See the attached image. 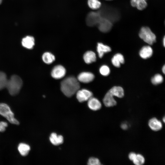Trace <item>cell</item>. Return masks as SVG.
<instances>
[{"label": "cell", "mask_w": 165, "mask_h": 165, "mask_svg": "<svg viewBox=\"0 0 165 165\" xmlns=\"http://www.w3.org/2000/svg\"><path fill=\"white\" fill-rule=\"evenodd\" d=\"M79 81L73 76L68 77L61 82V89L67 97H71L76 93L80 88Z\"/></svg>", "instance_id": "obj_1"}, {"label": "cell", "mask_w": 165, "mask_h": 165, "mask_svg": "<svg viewBox=\"0 0 165 165\" xmlns=\"http://www.w3.org/2000/svg\"><path fill=\"white\" fill-rule=\"evenodd\" d=\"M22 85L23 81L21 78L18 75H13L8 79L6 87L10 95L14 96L19 93Z\"/></svg>", "instance_id": "obj_2"}, {"label": "cell", "mask_w": 165, "mask_h": 165, "mask_svg": "<svg viewBox=\"0 0 165 165\" xmlns=\"http://www.w3.org/2000/svg\"><path fill=\"white\" fill-rule=\"evenodd\" d=\"M0 115L5 118L10 123L18 125L19 122L14 117V114L7 104L0 103Z\"/></svg>", "instance_id": "obj_3"}, {"label": "cell", "mask_w": 165, "mask_h": 165, "mask_svg": "<svg viewBox=\"0 0 165 165\" xmlns=\"http://www.w3.org/2000/svg\"><path fill=\"white\" fill-rule=\"evenodd\" d=\"M139 35L140 38L149 45H152L156 41L155 35L148 27H142L139 31Z\"/></svg>", "instance_id": "obj_4"}, {"label": "cell", "mask_w": 165, "mask_h": 165, "mask_svg": "<svg viewBox=\"0 0 165 165\" xmlns=\"http://www.w3.org/2000/svg\"><path fill=\"white\" fill-rule=\"evenodd\" d=\"M92 96V93L86 89L79 90L76 93L77 99L80 102L88 101Z\"/></svg>", "instance_id": "obj_5"}, {"label": "cell", "mask_w": 165, "mask_h": 165, "mask_svg": "<svg viewBox=\"0 0 165 165\" xmlns=\"http://www.w3.org/2000/svg\"><path fill=\"white\" fill-rule=\"evenodd\" d=\"M66 72V69L63 66L60 65H57L52 69L51 75L55 79H59L65 76Z\"/></svg>", "instance_id": "obj_6"}, {"label": "cell", "mask_w": 165, "mask_h": 165, "mask_svg": "<svg viewBox=\"0 0 165 165\" xmlns=\"http://www.w3.org/2000/svg\"><path fill=\"white\" fill-rule=\"evenodd\" d=\"M94 78L92 73L89 72H83L80 73L77 77V79L81 82L88 83L92 81Z\"/></svg>", "instance_id": "obj_7"}, {"label": "cell", "mask_w": 165, "mask_h": 165, "mask_svg": "<svg viewBox=\"0 0 165 165\" xmlns=\"http://www.w3.org/2000/svg\"><path fill=\"white\" fill-rule=\"evenodd\" d=\"M103 102L107 107H111L116 105L117 104L114 96L108 91L105 94L103 99Z\"/></svg>", "instance_id": "obj_8"}, {"label": "cell", "mask_w": 165, "mask_h": 165, "mask_svg": "<svg viewBox=\"0 0 165 165\" xmlns=\"http://www.w3.org/2000/svg\"><path fill=\"white\" fill-rule=\"evenodd\" d=\"M87 105L89 108L93 111L98 110L101 107L100 101L97 99L92 97L88 100Z\"/></svg>", "instance_id": "obj_9"}, {"label": "cell", "mask_w": 165, "mask_h": 165, "mask_svg": "<svg viewBox=\"0 0 165 165\" xmlns=\"http://www.w3.org/2000/svg\"><path fill=\"white\" fill-rule=\"evenodd\" d=\"M35 40L34 38L31 36H27L23 38L22 40L21 44L22 46L28 49H31L35 45Z\"/></svg>", "instance_id": "obj_10"}, {"label": "cell", "mask_w": 165, "mask_h": 165, "mask_svg": "<svg viewBox=\"0 0 165 165\" xmlns=\"http://www.w3.org/2000/svg\"><path fill=\"white\" fill-rule=\"evenodd\" d=\"M148 125L150 129L154 131L160 130L162 128V123L156 118L150 119L148 122Z\"/></svg>", "instance_id": "obj_11"}, {"label": "cell", "mask_w": 165, "mask_h": 165, "mask_svg": "<svg viewBox=\"0 0 165 165\" xmlns=\"http://www.w3.org/2000/svg\"><path fill=\"white\" fill-rule=\"evenodd\" d=\"M153 54V50L149 46L143 47L139 51L140 56L143 59H146L151 57Z\"/></svg>", "instance_id": "obj_12"}, {"label": "cell", "mask_w": 165, "mask_h": 165, "mask_svg": "<svg viewBox=\"0 0 165 165\" xmlns=\"http://www.w3.org/2000/svg\"><path fill=\"white\" fill-rule=\"evenodd\" d=\"M111 51V49L109 46L104 45L102 43H97V51L100 58H102L105 53L110 52Z\"/></svg>", "instance_id": "obj_13"}, {"label": "cell", "mask_w": 165, "mask_h": 165, "mask_svg": "<svg viewBox=\"0 0 165 165\" xmlns=\"http://www.w3.org/2000/svg\"><path fill=\"white\" fill-rule=\"evenodd\" d=\"M112 64L115 67L119 68L121 64H123L124 62V59L123 56L120 53L115 54L112 57L111 60Z\"/></svg>", "instance_id": "obj_14"}, {"label": "cell", "mask_w": 165, "mask_h": 165, "mask_svg": "<svg viewBox=\"0 0 165 165\" xmlns=\"http://www.w3.org/2000/svg\"><path fill=\"white\" fill-rule=\"evenodd\" d=\"M83 58L86 63L90 64L96 61V55L92 51H87L84 54Z\"/></svg>", "instance_id": "obj_15"}, {"label": "cell", "mask_w": 165, "mask_h": 165, "mask_svg": "<svg viewBox=\"0 0 165 165\" xmlns=\"http://www.w3.org/2000/svg\"><path fill=\"white\" fill-rule=\"evenodd\" d=\"M50 140L51 143L55 145L62 144L64 141L62 135H57L55 133H53L50 134Z\"/></svg>", "instance_id": "obj_16"}, {"label": "cell", "mask_w": 165, "mask_h": 165, "mask_svg": "<svg viewBox=\"0 0 165 165\" xmlns=\"http://www.w3.org/2000/svg\"><path fill=\"white\" fill-rule=\"evenodd\" d=\"M114 96L119 98H122L124 95L123 89L120 86H115L112 88L108 91Z\"/></svg>", "instance_id": "obj_17"}, {"label": "cell", "mask_w": 165, "mask_h": 165, "mask_svg": "<svg viewBox=\"0 0 165 165\" xmlns=\"http://www.w3.org/2000/svg\"><path fill=\"white\" fill-rule=\"evenodd\" d=\"M130 3L132 6L136 7L139 10L144 9L147 5L145 0H131Z\"/></svg>", "instance_id": "obj_18"}, {"label": "cell", "mask_w": 165, "mask_h": 165, "mask_svg": "<svg viewBox=\"0 0 165 165\" xmlns=\"http://www.w3.org/2000/svg\"><path fill=\"white\" fill-rule=\"evenodd\" d=\"M18 149L21 156H26L28 154L30 150V147L26 144L21 143L19 144Z\"/></svg>", "instance_id": "obj_19"}, {"label": "cell", "mask_w": 165, "mask_h": 165, "mask_svg": "<svg viewBox=\"0 0 165 165\" xmlns=\"http://www.w3.org/2000/svg\"><path fill=\"white\" fill-rule=\"evenodd\" d=\"M42 58L43 62L47 64H51L55 59L54 56L49 52L44 53L42 55Z\"/></svg>", "instance_id": "obj_20"}, {"label": "cell", "mask_w": 165, "mask_h": 165, "mask_svg": "<svg viewBox=\"0 0 165 165\" xmlns=\"http://www.w3.org/2000/svg\"><path fill=\"white\" fill-rule=\"evenodd\" d=\"M87 5L90 9L94 10L100 8L101 4L99 0H88Z\"/></svg>", "instance_id": "obj_21"}, {"label": "cell", "mask_w": 165, "mask_h": 165, "mask_svg": "<svg viewBox=\"0 0 165 165\" xmlns=\"http://www.w3.org/2000/svg\"><path fill=\"white\" fill-rule=\"evenodd\" d=\"M7 80L6 74L0 71V90L6 87Z\"/></svg>", "instance_id": "obj_22"}, {"label": "cell", "mask_w": 165, "mask_h": 165, "mask_svg": "<svg viewBox=\"0 0 165 165\" xmlns=\"http://www.w3.org/2000/svg\"><path fill=\"white\" fill-rule=\"evenodd\" d=\"M163 79L162 75L160 74H156L151 79L152 83L155 85L160 84L163 82Z\"/></svg>", "instance_id": "obj_23"}, {"label": "cell", "mask_w": 165, "mask_h": 165, "mask_svg": "<svg viewBox=\"0 0 165 165\" xmlns=\"http://www.w3.org/2000/svg\"><path fill=\"white\" fill-rule=\"evenodd\" d=\"M133 163L136 165H141L145 162V159L144 156L140 154H138L134 159L133 161Z\"/></svg>", "instance_id": "obj_24"}, {"label": "cell", "mask_w": 165, "mask_h": 165, "mask_svg": "<svg viewBox=\"0 0 165 165\" xmlns=\"http://www.w3.org/2000/svg\"><path fill=\"white\" fill-rule=\"evenodd\" d=\"M99 71L101 75L104 76H107L109 74L110 69L107 65H103L100 68Z\"/></svg>", "instance_id": "obj_25"}, {"label": "cell", "mask_w": 165, "mask_h": 165, "mask_svg": "<svg viewBox=\"0 0 165 165\" xmlns=\"http://www.w3.org/2000/svg\"><path fill=\"white\" fill-rule=\"evenodd\" d=\"M87 164L89 165H100L101 163L98 159L91 157L89 159Z\"/></svg>", "instance_id": "obj_26"}, {"label": "cell", "mask_w": 165, "mask_h": 165, "mask_svg": "<svg viewBox=\"0 0 165 165\" xmlns=\"http://www.w3.org/2000/svg\"><path fill=\"white\" fill-rule=\"evenodd\" d=\"M8 125L7 123L6 122L3 121L0 122V132H4Z\"/></svg>", "instance_id": "obj_27"}, {"label": "cell", "mask_w": 165, "mask_h": 165, "mask_svg": "<svg viewBox=\"0 0 165 165\" xmlns=\"http://www.w3.org/2000/svg\"><path fill=\"white\" fill-rule=\"evenodd\" d=\"M136 154L134 152H131L129 153L128 157L130 160L133 161L136 156Z\"/></svg>", "instance_id": "obj_28"}, {"label": "cell", "mask_w": 165, "mask_h": 165, "mask_svg": "<svg viewBox=\"0 0 165 165\" xmlns=\"http://www.w3.org/2000/svg\"><path fill=\"white\" fill-rule=\"evenodd\" d=\"M121 127L123 129L126 130L127 128L128 125L126 124L123 123L121 125Z\"/></svg>", "instance_id": "obj_29"}, {"label": "cell", "mask_w": 165, "mask_h": 165, "mask_svg": "<svg viewBox=\"0 0 165 165\" xmlns=\"http://www.w3.org/2000/svg\"><path fill=\"white\" fill-rule=\"evenodd\" d=\"M162 71L163 72L164 74L165 73V66L164 65L162 67Z\"/></svg>", "instance_id": "obj_30"}, {"label": "cell", "mask_w": 165, "mask_h": 165, "mask_svg": "<svg viewBox=\"0 0 165 165\" xmlns=\"http://www.w3.org/2000/svg\"><path fill=\"white\" fill-rule=\"evenodd\" d=\"M163 46L165 47V37H164L163 39Z\"/></svg>", "instance_id": "obj_31"}, {"label": "cell", "mask_w": 165, "mask_h": 165, "mask_svg": "<svg viewBox=\"0 0 165 165\" xmlns=\"http://www.w3.org/2000/svg\"><path fill=\"white\" fill-rule=\"evenodd\" d=\"M165 117H164L163 118V122L164 123L165 122Z\"/></svg>", "instance_id": "obj_32"}, {"label": "cell", "mask_w": 165, "mask_h": 165, "mask_svg": "<svg viewBox=\"0 0 165 165\" xmlns=\"http://www.w3.org/2000/svg\"><path fill=\"white\" fill-rule=\"evenodd\" d=\"M3 0H0V5L1 4Z\"/></svg>", "instance_id": "obj_33"}, {"label": "cell", "mask_w": 165, "mask_h": 165, "mask_svg": "<svg viewBox=\"0 0 165 165\" xmlns=\"http://www.w3.org/2000/svg\"><path fill=\"white\" fill-rule=\"evenodd\" d=\"M107 0V1H111V0Z\"/></svg>", "instance_id": "obj_34"}, {"label": "cell", "mask_w": 165, "mask_h": 165, "mask_svg": "<svg viewBox=\"0 0 165 165\" xmlns=\"http://www.w3.org/2000/svg\"></svg>", "instance_id": "obj_35"}]
</instances>
